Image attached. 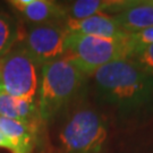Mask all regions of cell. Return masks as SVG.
<instances>
[{"label": "cell", "mask_w": 153, "mask_h": 153, "mask_svg": "<svg viewBox=\"0 0 153 153\" xmlns=\"http://www.w3.org/2000/svg\"><path fill=\"white\" fill-rule=\"evenodd\" d=\"M101 99L123 112H136L153 104V75L131 59L102 66L92 75Z\"/></svg>", "instance_id": "1"}, {"label": "cell", "mask_w": 153, "mask_h": 153, "mask_svg": "<svg viewBox=\"0 0 153 153\" xmlns=\"http://www.w3.org/2000/svg\"><path fill=\"white\" fill-rule=\"evenodd\" d=\"M85 76L67 57L42 66L38 92L40 118L43 120L53 118L76 94Z\"/></svg>", "instance_id": "2"}, {"label": "cell", "mask_w": 153, "mask_h": 153, "mask_svg": "<svg viewBox=\"0 0 153 153\" xmlns=\"http://www.w3.org/2000/svg\"><path fill=\"white\" fill-rule=\"evenodd\" d=\"M134 51L129 34L121 39H105L68 33L66 42V57L85 75H93L110 62L129 59Z\"/></svg>", "instance_id": "3"}, {"label": "cell", "mask_w": 153, "mask_h": 153, "mask_svg": "<svg viewBox=\"0 0 153 153\" xmlns=\"http://www.w3.org/2000/svg\"><path fill=\"white\" fill-rule=\"evenodd\" d=\"M108 136L103 118L90 109L76 111L60 131L65 153H100Z\"/></svg>", "instance_id": "4"}, {"label": "cell", "mask_w": 153, "mask_h": 153, "mask_svg": "<svg viewBox=\"0 0 153 153\" xmlns=\"http://www.w3.org/2000/svg\"><path fill=\"white\" fill-rule=\"evenodd\" d=\"M39 66L22 45L0 58V86L13 98L36 101Z\"/></svg>", "instance_id": "5"}, {"label": "cell", "mask_w": 153, "mask_h": 153, "mask_svg": "<svg viewBox=\"0 0 153 153\" xmlns=\"http://www.w3.org/2000/svg\"><path fill=\"white\" fill-rule=\"evenodd\" d=\"M67 36L68 32L62 23L31 25L25 33L22 47L34 62L42 67L66 57Z\"/></svg>", "instance_id": "6"}, {"label": "cell", "mask_w": 153, "mask_h": 153, "mask_svg": "<svg viewBox=\"0 0 153 153\" xmlns=\"http://www.w3.org/2000/svg\"><path fill=\"white\" fill-rule=\"evenodd\" d=\"M9 4L31 25L62 23L67 18L65 6L50 0H11Z\"/></svg>", "instance_id": "7"}, {"label": "cell", "mask_w": 153, "mask_h": 153, "mask_svg": "<svg viewBox=\"0 0 153 153\" xmlns=\"http://www.w3.org/2000/svg\"><path fill=\"white\" fill-rule=\"evenodd\" d=\"M62 25L67 32L73 34L105 39H121L128 35L121 30L114 16L110 15H94L83 19L66 18Z\"/></svg>", "instance_id": "8"}, {"label": "cell", "mask_w": 153, "mask_h": 153, "mask_svg": "<svg viewBox=\"0 0 153 153\" xmlns=\"http://www.w3.org/2000/svg\"><path fill=\"white\" fill-rule=\"evenodd\" d=\"M114 18L127 34L153 27V0H131L129 6Z\"/></svg>", "instance_id": "9"}, {"label": "cell", "mask_w": 153, "mask_h": 153, "mask_svg": "<svg viewBox=\"0 0 153 153\" xmlns=\"http://www.w3.org/2000/svg\"><path fill=\"white\" fill-rule=\"evenodd\" d=\"M131 4V0H77L66 7L67 18L83 19L94 15L114 16L123 11Z\"/></svg>", "instance_id": "10"}, {"label": "cell", "mask_w": 153, "mask_h": 153, "mask_svg": "<svg viewBox=\"0 0 153 153\" xmlns=\"http://www.w3.org/2000/svg\"><path fill=\"white\" fill-rule=\"evenodd\" d=\"M0 131L10 143L11 153H32L35 128L22 121L0 117Z\"/></svg>", "instance_id": "11"}, {"label": "cell", "mask_w": 153, "mask_h": 153, "mask_svg": "<svg viewBox=\"0 0 153 153\" xmlns=\"http://www.w3.org/2000/svg\"><path fill=\"white\" fill-rule=\"evenodd\" d=\"M18 27L13 17L0 13V58L14 49V45L18 41Z\"/></svg>", "instance_id": "12"}, {"label": "cell", "mask_w": 153, "mask_h": 153, "mask_svg": "<svg viewBox=\"0 0 153 153\" xmlns=\"http://www.w3.org/2000/svg\"><path fill=\"white\" fill-rule=\"evenodd\" d=\"M143 71L153 75V44L137 49L129 58Z\"/></svg>", "instance_id": "13"}, {"label": "cell", "mask_w": 153, "mask_h": 153, "mask_svg": "<svg viewBox=\"0 0 153 153\" xmlns=\"http://www.w3.org/2000/svg\"><path fill=\"white\" fill-rule=\"evenodd\" d=\"M0 117L19 121L15 98L9 95L1 86H0Z\"/></svg>", "instance_id": "14"}, {"label": "cell", "mask_w": 153, "mask_h": 153, "mask_svg": "<svg viewBox=\"0 0 153 153\" xmlns=\"http://www.w3.org/2000/svg\"><path fill=\"white\" fill-rule=\"evenodd\" d=\"M129 40L134 45L135 51L142 47L153 44V27H149L142 31H138V32L131 33L129 34Z\"/></svg>", "instance_id": "15"}, {"label": "cell", "mask_w": 153, "mask_h": 153, "mask_svg": "<svg viewBox=\"0 0 153 153\" xmlns=\"http://www.w3.org/2000/svg\"><path fill=\"white\" fill-rule=\"evenodd\" d=\"M0 148L1 149H7L9 150L11 152V146H10V143L8 141V138L4 135V133L0 131Z\"/></svg>", "instance_id": "16"}]
</instances>
